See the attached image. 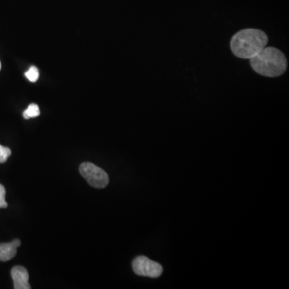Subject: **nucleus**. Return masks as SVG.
I'll return each mask as SVG.
<instances>
[{
	"label": "nucleus",
	"mask_w": 289,
	"mask_h": 289,
	"mask_svg": "<svg viewBox=\"0 0 289 289\" xmlns=\"http://www.w3.org/2000/svg\"><path fill=\"white\" fill-rule=\"evenodd\" d=\"M79 171L82 177L94 188H105L109 183L107 173L93 163L83 162L80 166Z\"/></svg>",
	"instance_id": "7ed1b4c3"
},
{
	"label": "nucleus",
	"mask_w": 289,
	"mask_h": 289,
	"mask_svg": "<svg viewBox=\"0 0 289 289\" xmlns=\"http://www.w3.org/2000/svg\"><path fill=\"white\" fill-rule=\"evenodd\" d=\"M27 78L31 82H35L39 78V70L35 67H31L28 72L25 73Z\"/></svg>",
	"instance_id": "1a4fd4ad"
},
{
	"label": "nucleus",
	"mask_w": 289,
	"mask_h": 289,
	"mask_svg": "<svg viewBox=\"0 0 289 289\" xmlns=\"http://www.w3.org/2000/svg\"><path fill=\"white\" fill-rule=\"evenodd\" d=\"M134 273L138 276L158 278L163 272L162 265L144 256L136 257L132 263Z\"/></svg>",
	"instance_id": "20e7f679"
},
{
	"label": "nucleus",
	"mask_w": 289,
	"mask_h": 289,
	"mask_svg": "<svg viewBox=\"0 0 289 289\" xmlns=\"http://www.w3.org/2000/svg\"><path fill=\"white\" fill-rule=\"evenodd\" d=\"M40 114V108L36 104H31L26 110H24L23 116L24 119L34 118Z\"/></svg>",
	"instance_id": "0eeeda50"
},
{
	"label": "nucleus",
	"mask_w": 289,
	"mask_h": 289,
	"mask_svg": "<svg viewBox=\"0 0 289 289\" xmlns=\"http://www.w3.org/2000/svg\"><path fill=\"white\" fill-rule=\"evenodd\" d=\"M0 69H1V62H0Z\"/></svg>",
	"instance_id": "9b49d317"
},
{
	"label": "nucleus",
	"mask_w": 289,
	"mask_h": 289,
	"mask_svg": "<svg viewBox=\"0 0 289 289\" xmlns=\"http://www.w3.org/2000/svg\"><path fill=\"white\" fill-rule=\"evenodd\" d=\"M11 277L13 280L14 288L16 289H30L29 283V272L24 267L16 266L11 270Z\"/></svg>",
	"instance_id": "39448f33"
},
{
	"label": "nucleus",
	"mask_w": 289,
	"mask_h": 289,
	"mask_svg": "<svg viewBox=\"0 0 289 289\" xmlns=\"http://www.w3.org/2000/svg\"><path fill=\"white\" fill-rule=\"evenodd\" d=\"M268 37L260 29H246L234 34L230 42L231 49L240 59H250L267 46Z\"/></svg>",
	"instance_id": "f257e3e1"
},
{
	"label": "nucleus",
	"mask_w": 289,
	"mask_h": 289,
	"mask_svg": "<svg viewBox=\"0 0 289 289\" xmlns=\"http://www.w3.org/2000/svg\"><path fill=\"white\" fill-rule=\"evenodd\" d=\"M11 154V149L7 147L2 146V144H0V163L7 162Z\"/></svg>",
	"instance_id": "6e6552de"
},
{
	"label": "nucleus",
	"mask_w": 289,
	"mask_h": 289,
	"mask_svg": "<svg viewBox=\"0 0 289 289\" xmlns=\"http://www.w3.org/2000/svg\"><path fill=\"white\" fill-rule=\"evenodd\" d=\"M6 190L4 186L0 184V208H7V202L6 201Z\"/></svg>",
	"instance_id": "9d476101"
},
{
	"label": "nucleus",
	"mask_w": 289,
	"mask_h": 289,
	"mask_svg": "<svg viewBox=\"0 0 289 289\" xmlns=\"http://www.w3.org/2000/svg\"><path fill=\"white\" fill-rule=\"evenodd\" d=\"M20 241L19 239L12 241L9 243H0V261L7 262L16 257L17 248L20 247Z\"/></svg>",
	"instance_id": "423d86ee"
},
{
	"label": "nucleus",
	"mask_w": 289,
	"mask_h": 289,
	"mask_svg": "<svg viewBox=\"0 0 289 289\" xmlns=\"http://www.w3.org/2000/svg\"><path fill=\"white\" fill-rule=\"evenodd\" d=\"M250 64L255 72L263 77H280L287 69L285 54L274 47H265L250 59Z\"/></svg>",
	"instance_id": "f03ea898"
}]
</instances>
